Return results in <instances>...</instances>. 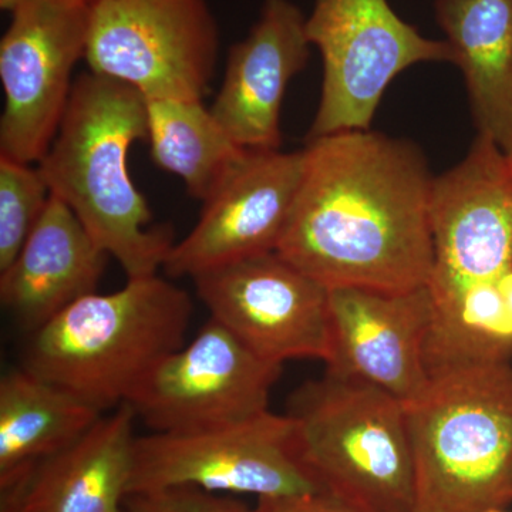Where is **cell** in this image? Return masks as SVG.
Returning a JSON list of instances; mask_svg holds the SVG:
<instances>
[{
	"label": "cell",
	"instance_id": "2",
	"mask_svg": "<svg viewBox=\"0 0 512 512\" xmlns=\"http://www.w3.org/2000/svg\"><path fill=\"white\" fill-rule=\"evenodd\" d=\"M147 137L146 97L119 80L84 73L37 164L52 194L119 262L127 279L158 275L175 245L170 225H153V211L128 168L131 147Z\"/></svg>",
	"mask_w": 512,
	"mask_h": 512
},
{
	"label": "cell",
	"instance_id": "22",
	"mask_svg": "<svg viewBox=\"0 0 512 512\" xmlns=\"http://www.w3.org/2000/svg\"><path fill=\"white\" fill-rule=\"evenodd\" d=\"M33 165L0 156V271L15 261L52 197Z\"/></svg>",
	"mask_w": 512,
	"mask_h": 512
},
{
	"label": "cell",
	"instance_id": "14",
	"mask_svg": "<svg viewBox=\"0 0 512 512\" xmlns=\"http://www.w3.org/2000/svg\"><path fill=\"white\" fill-rule=\"evenodd\" d=\"M332 355L326 372L375 384L409 403L429 386L424 343L434 313L429 285L410 291H329Z\"/></svg>",
	"mask_w": 512,
	"mask_h": 512
},
{
	"label": "cell",
	"instance_id": "10",
	"mask_svg": "<svg viewBox=\"0 0 512 512\" xmlns=\"http://www.w3.org/2000/svg\"><path fill=\"white\" fill-rule=\"evenodd\" d=\"M282 365L252 352L217 320L165 357L127 400L153 433L238 423L266 412Z\"/></svg>",
	"mask_w": 512,
	"mask_h": 512
},
{
	"label": "cell",
	"instance_id": "6",
	"mask_svg": "<svg viewBox=\"0 0 512 512\" xmlns=\"http://www.w3.org/2000/svg\"><path fill=\"white\" fill-rule=\"evenodd\" d=\"M181 487L258 498L325 490L303 461L291 417L269 410L211 429L137 437L128 495Z\"/></svg>",
	"mask_w": 512,
	"mask_h": 512
},
{
	"label": "cell",
	"instance_id": "15",
	"mask_svg": "<svg viewBox=\"0 0 512 512\" xmlns=\"http://www.w3.org/2000/svg\"><path fill=\"white\" fill-rule=\"evenodd\" d=\"M306 16L291 0H265L248 36L231 46L210 107L225 133L247 150H281L288 84L311 55Z\"/></svg>",
	"mask_w": 512,
	"mask_h": 512
},
{
	"label": "cell",
	"instance_id": "26",
	"mask_svg": "<svg viewBox=\"0 0 512 512\" xmlns=\"http://www.w3.org/2000/svg\"><path fill=\"white\" fill-rule=\"evenodd\" d=\"M20 2H25V0H0V9L5 10V12H10L16 5H19ZM80 2L92 3L93 0H80Z\"/></svg>",
	"mask_w": 512,
	"mask_h": 512
},
{
	"label": "cell",
	"instance_id": "16",
	"mask_svg": "<svg viewBox=\"0 0 512 512\" xmlns=\"http://www.w3.org/2000/svg\"><path fill=\"white\" fill-rule=\"evenodd\" d=\"M127 403L59 453L0 488V512H123L136 448Z\"/></svg>",
	"mask_w": 512,
	"mask_h": 512
},
{
	"label": "cell",
	"instance_id": "4",
	"mask_svg": "<svg viewBox=\"0 0 512 512\" xmlns=\"http://www.w3.org/2000/svg\"><path fill=\"white\" fill-rule=\"evenodd\" d=\"M404 409L416 512H487L512 503L511 360L433 377Z\"/></svg>",
	"mask_w": 512,
	"mask_h": 512
},
{
	"label": "cell",
	"instance_id": "25",
	"mask_svg": "<svg viewBox=\"0 0 512 512\" xmlns=\"http://www.w3.org/2000/svg\"><path fill=\"white\" fill-rule=\"evenodd\" d=\"M498 288L512 318V269L498 279Z\"/></svg>",
	"mask_w": 512,
	"mask_h": 512
},
{
	"label": "cell",
	"instance_id": "20",
	"mask_svg": "<svg viewBox=\"0 0 512 512\" xmlns=\"http://www.w3.org/2000/svg\"><path fill=\"white\" fill-rule=\"evenodd\" d=\"M147 119L151 158L180 177L195 200H207L247 150L232 141L202 100H147Z\"/></svg>",
	"mask_w": 512,
	"mask_h": 512
},
{
	"label": "cell",
	"instance_id": "13",
	"mask_svg": "<svg viewBox=\"0 0 512 512\" xmlns=\"http://www.w3.org/2000/svg\"><path fill=\"white\" fill-rule=\"evenodd\" d=\"M305 173V151L245 150L202 201L200 220L175 242L163 271L170 278L274 252L291 220Z\"/></svg>",
	"mask_w": 512,
	"mask_h": 512
},
{
	"label": "cell",
	"instance_id": "18",
	"mask_svg": "<svg viewBox=\"0 0 512 512\" xmlns=\"http://www.w3.org/2000/svg\"><path fill=\"white\" fill-rule=\"evenodd\" d=\"M436 19L466 79L478 134L512 146V0H436Z\"/></svg>",
	"mask_w": 512,
	"mask_h": 512
},
{
	"label": "cell",
	"instance_id": "23",
	"mask_svg": "<svg viewBox=\"0 0 512 512\" xmlns=\"http://www.w3.org/2000/svg\"><path fill=\"white\" fill-rule=\"evenodd\" d=\"M123 512H254L231 497L181 487L128 495Z\"/></svg>",
	"mask_w": 512,
	"mask_h": 512
},
{
	"label": "cell",
	"instance_id": "12",
	"mask_svg": "<svg viewBox=\"0 0 512 512\" xmlns=\"http://www.w3.org/2000/svg\"><path fill=\"white\" fill-rule=\"evenodd\" d=\"M436 301L497 282L512 269V173L503 148L478 134L466 158L431 185Z\"/></svg>",
	"mask_w": 512,
	"mask_h": 512
},
{
	"label": "cell",
	"instance_id": "3",
	"mask_svg": "<svg viewBox=\"0 0 512 512\" xmlns=\"http://www.w3.org/2000/svg\"><path fill=\"white\" fill-rule=\"evenodd\" d=\"M191 296L160 275L92 293L32 333L26 369L101 412L119 407L165 357L185 345Z\"/></svg>",
	"mask_w": 512,
	"mask_h": 512
},
{
	"label": "cell",
	"instance_id": "21",
	"mask_svg": "<svg viewBox=\"0 0 512 512\" xmlns=\"http://www.w3.org/2000/svg\"><path fill=\"white\" fill-rule=\"evenodd\" d=\"M498 360H512V318L498 281L470 286L453 298L434 299L424 343L430 379Z\"/></svg>",
	"mask_w": 512,
	"mask_h": 512
},
{
	"label": "cell",
	"instance_id": "8",
	"mask_svg": "<svg viewBox=\"0 0 512 512\" xmlns=\"http://www.w3.org/2000/svg\"><path fill=\"white\" fill-rule=\"evenodd\" d=\"M306 32L323 59L322 97L308 140L369 130L397 74L417 63H454L447 40L427 39L387 0H315Z\"/></svg>",
	"mask_w": 512,
	"mask_h": 512
},
{
	"label": "cell",
	"instance_id": "17",
	"mask_svg": "<svg viewBox=\"0 0 512 512\" xmlns=\"http://www.w3.org/2000/svg\"><path fill=\"white\" fill-rule=\"evenodd\" d=\"M106 252L52 194L22 251L0 271L3 308L30 333L99 288Z\"/></svg>",
	"mask_w": 512,
	"mask_h": 512
},
{
	"label": "cell",
	"instance_id": "9",
	"mask_svg": "<svg viewBox=\"0 0 512 512\" xmlns=\"http://www.w3.org/2000/svg\"><path fill=\"white\" fill-rule=\"evenodd\" d=\"M9 13L0 40V156L39 164L66 113L76 64L86 55L90 5L25 0Z\"/></svg>",
	"mask_w": 512,
	"mask_h": 512
},
{
	"label": "cell",
	"instance_id": "24",
	"mask_svg": "<svg viewBox=\"0 0 512 512\" xmlns=\"http://www.w3.org/2000/svg\"><path fill=\"white\" fill-rule=\"evenodd\" d=\"M254 512H360L326 490L258 498Z\"/></svg>",
	"mask_w": 512,
	"mask_h": 512
},
{
	"label": "cell",
	"instance_id": "28",
	"mask_svg": "<svg viewBox=\"0 0 512 512\" xmlns=\"http://www.w3.org/2000/svg\"><path fill=\"white\" fill-rule=\"evenodd\" d=\"M487 512H512V511H507V510H505V508H494V510H490Z\"/></svg>",
	"mask_w": 512,
	"mask_h": 512
},
{
	"label": "cell",
	"instance_id": "1",
	"mask_svg": "<svg viewBox=\"0 0 512 512\" xmlns=\"http://www.w3.org/2000/svg\"><path fill=\"white\" fill-rule=\"evenodd\" d=\"M279 255L326 288L429 285L434 177L410 143L370 130L308 140Z\"/></svg>",
	"mask_w": 512,
	"mask_h": 512
},
{
	"label": "cell",
	"instance_id": "19",
	"mask_svg": "<svg viewBox=\"0 0 512 512\" xmlns=\"http://www.w3.org/2000/svg\"><path fill=\"white\" fill-rule=\"evenodd\" d=\"M103 412L32 370L0 379V488L87 433Z\"/></svg>",
	"mask_w": 512,
	"mask_h": 512
},
{
	"label": "cell",
	"instance_id": "11",
	"mask_svg": "<svg viewBox=\"0 0 512 512\" xmlns=\"http://www.w3.org/2000/svg\"><path fill=\"white\" fill-rule=\"evenodd\" d=\"M192 281L211 319L262 359L329 362L330 289L278 252L218 266Z\"/></svg>",
	"mask_w": 512,
	"mask_h": 512
},
{
	"label": "cell",
	"instance_id": "7",
	"mask_svg": "<svg viewBox=\"0 0 512 512\" xmlns=\"http://www.w3.org/2000/svg\"><path fill=\"white\" fill-rule=\"evenodd\" d=\"M220 29L207 0H93L84 60L147 100H202Z\"/></svg>",
	"mask_w": 512,
	"mask_h": 512
},
{
	"label": "cell",
	"instance_id": "27",
	"mask_svg": "<svg viewBox=\"0 0 512 512\" xmlns=\"http://www.w3.org/2000/svg\"><path fill=\"white\" fill-rule=\"evenodd\" d=\"M504 153H505V156H507V158H508V163H510L511 173H512V146L510 148H508L507 151H504Z\"/></svg>",
	"mask_w": 512,
	"mask_h": 512
},
{
	"label": "cell",
	"instance_id": "5",
	"mask_svg": "<svg viewBox=\"0 0 512 512\" xmlns=\"http://www.w3.org/2000/svg\"><path fill=\"white\" fill-rule=\"evenodd\" d=\"M286 414L320 485L360 512H416L406 409L357 377L326 372L289 396Z\"/></svg>",
	"mask_w": 512,
	"mask_h": 512
}]
</instances>
